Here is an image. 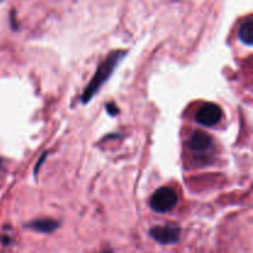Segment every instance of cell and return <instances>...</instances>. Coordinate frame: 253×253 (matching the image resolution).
Instances as JSON below:
<instances>
[{"label":"cell","instance_id":"6da1fadb","mask_svg":"<svg viewBox=\"0 0 253 253\" xmlns=\"http://www.w3.org/2000/svg\"><path fill=\"white\" fill-rule=\"evenodd\" d=\"M126 53H127V52L124 51V49L114 51L111 52L100 64H99L95 74H94L91 81L89 82V84L86 85V88L84 89L83 94H82V103L86 104L93 99V96L98 93V90L101 88V85L110 78L113 72L115 71L118 64L123 61L124 57L126 56Z\"/></svg>","mask_w":253,"mask_h":253},{"label":"cell","instance_id":"7a4b0ae2","mask_svg":"<svg viewBox=\"0 0 253 253\" xmlns=\"http://www.w3.org/2000/svg\"><path fill=\"white\" fill-rule=\"evenodd\" d=\"M178 195L172 188L163 187L156 190L151 197L150 205L156 212H168L177 205Z\"/></svg>","mask_w":253,"mask_h":253},{"label":"cell","instance_id":"3957f363","mask_svg":"<svg viewBox=\"0 0 253 253\" xmlns=\"http://www.w3.org/2000/svg\"><path fill=\"white\" fill-rule=\"evenodd\" d=\"M150 235L153 240L162 245H173L179 241L180 229L177 225H165L155 226L151 229Z\"/></svg>","mask_w":253,"mask_h":253},{"label":"cell","instance_id":"277c9868","mask_svg":"<svg viewBox=\"0 0 253 253\" xmlns=\"http://www.w3.org/2000/svg\"><path fill=\"white\" fill-rule=\"evenodd\" d=\"M195 119L200 125L210 127V126H214L220 123V120L222 119V110L216 104L207 103L198 110Z\"/></svg>","mask_w":253,"mask_h":253},{"label":"cell","instance_id":"5b68a950","mask_svg":"<svg viewBox=\"0 0 253 253\" xmlns=\"http://www.w3.org/2000/svg\"><path fill=\"white\" fill-rule=\"evenodd\" d=\"M212 141L208 133L203 132V131H195L192 135L189 140V147L193 151H198V152H203L210 148Z\"/></svg>","mask_w":253,"mask_h":253},{"label":"cell","instance_id":"8992f818","mask_svg":"<svg viewBox=\"0 0 253 253\" xmlns=\"http://www.w3.org/2000/svg\"><path fill=\"white\" fill-rule=\"evenodd\" d=\"M26 226L29 229L35 230V231L42 232V234H51V232H53L58 227V224L52 219H40L30 222Z\"/></svg>","mask_w":253,"mask_h":253},{"label":"cell","instance_id":"52a82bcc","mask_svg":"<svg viewBox=\"0 0 253 253\" xmlns=\"http://www.w3.org/2000/svg\"><path fill=\"white\" fill-rule=\"evenodd\" d=\"M239 37L245 44L252 46L253 43V21L252 19H249L246 22H244L239 30Z\"/></svg>","mask_w":253,"mask_h":253},{"label":"cell","instance_id":"ba28073f","mask_svg":"<svg viewBox=\"0 0 253 253\" xmlns=\"http://www.w3.org/2000/svg\"><path fill=\"white\" fill-rule=\"evenodd\" d=\"M106 110H108V113L110 114V115H115V114L119 113L116 105H113V104H108V105H106Z\"/></svg>","mask_w":253,"mask_h":253},{"label":"cell","instance_id":"9c48e42d","mask_svg":"<svg viewBox=\"0 0 253 253\" xmlns=\"http://www.w3.org/2000/svg\"><path fill=\"white\" fill-rule=\"evenodd\" d=\"M1 168H2V160L0 158V170H1Z\"/></svg>","mask_w":253,"mask_h":253}]
</instances>
